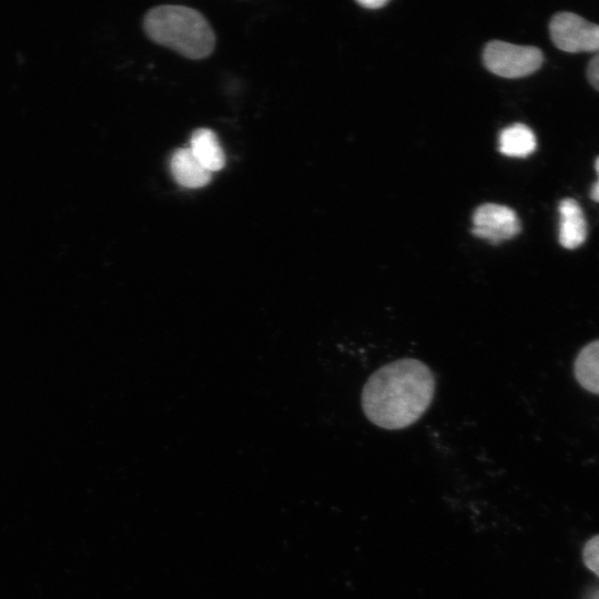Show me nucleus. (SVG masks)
<instances>
[{
	"label": "nucleus",
	"instance_id": "nucleus-1",
	"mask_svg": "<svg viewBox=\"0 0 599 599\" xmlns=\"http://www.w3.org/2000/svg\"><path fill=\"white\" fill-rule=\"evenodd\" d=\"M435 393L429 367L414 358H403L377 369L362 393L366 417L385 429L410 426L427 410Z\"/></svg>",
	"mask_w": 599,
	"mask_h": 599
},
{
	"label": "nucleus",
	"instance_id": "nucleus-2",
	"mask_svg": "<svg viewBox=\"0 0 599 599\" xmlns=\"http://www.w3.org/2000/svg\"><path fill=\"white\" fill-rule=\"evenodd\" d=\"M143 29L153 42L192 60L209 57L215 47V34L206 18L184 6L150 9L144 16Z\"/></svg>",
	"mask_w": 599,
	"mask_h": 599
},
{
	"label": "nucleus",
	"instance_id": "nucleus-3",
	"mask_svg": "<svg viewBox=\"0 0 599 599\" xmlns=\"http://www.w3.org/2000/svg\"><path fill=\"white\" fill-rule=\"evenodd\" d=\"M484 63L493 73L504 78H522L536 72L542 64L540 49L505 41H490L484 49Z\"/></svg>",
	"mask_w": 599,
	"mask_h": 599
},
{
	"label": "nucleus",
	"instance_id": "nucleus-4",
	"mask_svg": "<svg viewBox=\"0 0 599 599\" xmlns=\"http://www.w3.org/2000/svg\"><path fill=\"white\" fill-rule=\"evenodd\" d=\"M554 44L566 52H598L599 24L572 12H558L549 23Z\"/></svg>",
	"mask_w": 599,
	"mask_h": 599
},
{
	"label": "nucleus",
	"instance_id": "nucleus-5",
	"mask_svg": "<svg viewBox=\"0 0 599 599\" xmlns=\"http://www.w3.org/2000/svg\"><path fill=\"white\" fill-rule=\"evenodd\" d=\"M520 230L516 212L505 205L485 203L473 214L471 233L494 245L515 237Z\"/></svg>",
	"mask_w": 599,
	"mask_h": 599
},
{
	"label": "nucleus",
	"instance_id": "nucleus-6",
	"mask_svg": "<svg viewBox=\"0 0 599 599\" xmlns=\"http://www.w3.org/2000/svg\"><path fill=\"white\" fill-rule=\"evenodd\" d=\"M559 243L568 250L579 247L587 237V222L579 203L570 197L560 201Z\"/></svg>",
	"mask_w": 599,
	"mask_h": 599
},
{
	"label": "nucleus",
	"instance_id": "nucleus-7",
	"mask_svg": "<svg viewBox=\"0 0 599 599\" xmlns=\"http://www.w3.org/2000/svg\"><path fill=\"white\" fill-rule=\"evenodd\" d=\"M170 170L175 182L187 189L205 186L212 179V173L196 160L190 148L177 149L172 153Z\"/></svg>",
	"mask_w": 599,
	"mask_h": 599
},
{
	"label": "nucleus",
	"instance_id": "nucleus-8",
	"mask_svg": "<svg viewBox=\"0 0 599 599\" xmlns=\"http://www.w3.org/2000/svg\"><path fill=\"white\" fill-rule=\"evenodd\" d=\"M196 160L211 173L220 171L225 164V155L216 134L206 128L196 129L190 142Z\"/></svg>",
	"mask_w": 599,
	"mask_h": 599
},
{
	"label": "nucleus",
	"instance_id": "nucleus-9",
	"mask_svg": "<svg viewBox=\"0 0 599 599\" xmlns=\"http://www.w3.org/2000/svg\"><path fill=\"white\" fill-rule=\"evenodd\" d=\"M537 145L536 136L530 128L522 123L507 126L499 135V151L511 158H526Z\"/></svg>",
	"mask_w": 599,
	"mask_h": 599
},
{
	"label": "nucleus",
	"instance_id": "nucleus-10",
	"mask_svg": "<svg viewBox=\"0 0 599 599\" xmlns=\"http://www.w3.org/2000/svg\"><path fill=\"white\" fill-rule=\"evenodd\" d=\"M575 376L585 389L599 395V339L580 351L575 362Z\"/></svg>",
	"mask_w": 599,
	"mask_h": 599
},
{
	"label": "nucleus",
	"instance_id": "nucleus-11",
	"mask_svg": "<svg viewBox=\"0 0 599 599\" xmlns=\"http://www.w3.org/2000/svg\"><path fill=\"white\" fill-rule=\"evenodd\" d=\"M585 566L599 577V535L591 537L583 546Z\"/></svg>",
	"mask_w": 599,
	"mask_h": 599
},
{
	"label": "nucleus",
	"instance_id": "nucleus-12",
	"mask_svg": "<svg viewBox=\"0 0 599 599\" xmlns=\"http://www.w3.org/2000/svg\"><path fill=\"white\" fill-rule=\"evenodd\" d=\"M587 78L590 84L599 91V51L590 60L587 67Z\"/></svg>",
	"mask_w": 599,
	"mask_h": 599
},
{
	"label": "nucleus",
	"instance_id": "nucleus-13",
	"mask_svg": "<svg viewBox=\"0 0 599 599\" xmlns=\"http://www.w3.org/2000/svg\"><path fill=\"white\" fill-rule=\"evenodd\" d=\"M595 167L598 174V181L592 185L590 190V197L592 201L599 203V156L596 159Z\"/></svg>",
	"mask_w": 599,
	"mask_h": 599
},
{
	"label": "nucleus",
	"instance_id": "nucleus-14",
	"mask_svg": "<svg viewBox=\"0 0 599 599\" xmlns=\"http://www.w3.org/2000/svg\"><path fill=\"white\" fill-rule=\"evenodd\" d=\"M358 3L367 9H378L387 3L386 0H362Z\"/></svg>",
	"mask_w": 599,
	"mask_h": 599
}]
</instances>
